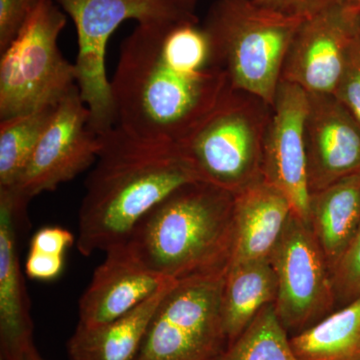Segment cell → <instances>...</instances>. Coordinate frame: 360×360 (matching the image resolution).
<instances>
[{
	"label": "cell",
	"mask_w": 360,
	"mask_h": 360,
	"mask_svg": "<svg viewBox=\"0 0 360 360\" xmlns=\"http://www.w3.org/2000/svg\"><path fill=\"white\" fill-rule=\"evenodd\" d=\"M217 360H300L293 352L274 303L262 309Z\"/></svg>",
	"instance_id": "22"
},
{
	"label": "cell",
	"mask_w": 360,
	"mask_h": 360,
	"mask_svg": "<svg viewBox=\"0 0 360 360\" xmlns=\"http://www.w3.org/2000/svg\"><path fill=\"white\" fill-rule=\"evenodd\" d=\"M229 86L198 16L139 23L110 79L116 127L180 143Z\"/></svg>",
	"instance_id": "1"
},
{
	"label": "cell",
	"mask_w": 360,
	"mask_h": 360,
	"mask_svg": "<svg viewBox=\"0 0 360 360\" xmlns=\"http://www.w3.org/2000/svg\"><path fill=\"white\" fill-rule=\"evenodd\" d=\"M309 97L297 85L281 82L264 148L262 177L290 201L293 214L309 222L310 191L304 124Z\"/></svg>",
	"instance_id": "12"
},
{
	"label": "cell",
	"mask_w": 360,
	"mask_h": 360,
	"mask_svg": "<svg viewBox=\"0 0 360 360\" xmlns=\"http://www.w3.org/2000/svg\"><path fill=\"white\" fill-rule=\"evenodd\" d=\"M28 202L0 187V347L1 360H20L34 345L30 302L18 250V222Z\"/></svg>",
	"instance_id": "15"
},
{
	"label": "cell",
	"mask_w": 360,
	"mask_h": 360,
	"mask_svg": "<svg viewBox=\"0 0 360 360\" xmlns=\"http://www.w3.org/2000/svg\"><path fill=\"white\" fill-rule=\"evenodd\" d=\"M75 243V238L63 227H44L33 236L30 250L65 257V250Z\"/></svg>",
	"instance_id": "27"
},
{
	"label": "cell",
	"mask_w": 360,
	"mask_h": 360,
	"mask_svg": "<svg viewBox=\"0 0 360 360\" xmlns=\"http://www.w3.org/2000/svg\"><path fill=\"white\" fill-rule=\"evenodd\" d=\"M65 11L37 0L25 25L0 59V120L58 105L77 86L75 63L58 46Z\"/></svg>",
	"instance_id": "6"
},
{
	"label": "cell",
	"mask_w": 360,
	"mask_h": 360,
	"mask_svg": "<svg viewBox=\"0 0 360 360\" xmlns=\"http://www.w3.org/2000/svg\"><path fill=\"white\" fill-rule=\"evenodd\" d=\"M99 139L78 213L77 246L84 257L122 245L149 210L202 180L179 143L139 139L116 125Z\"/></svg>",
	"instance_id": "2"
},
{
	"label": "cell",
	"mask_w": 360,
	"mask_h": 360,
	"mask_svg": "<svg viewBox=\"0 0 360 360\" xmlns=\"http://www.w3.org/2000/svg\"><path fill=\"white\" fill-rule=\"evenodd\" d=\"M226 271L227 264L179 279L153 314L137 360H217L227 347Z\"/></svg>",
	"instance_id": "8"
},
{
	"label": "cell",
	"mask_w": 360,
	"mask_h": 360,
	"mask_svg": "<svg viewBox=\"0 0 360 360\" xmlns=\"http://www.w3.org/2000/svg\"><path fill=\"white\" fill-rule=\"evenodd\" d=\"M359 20L343 4L303 20L286 54L281 82L309 94L335 96Z\"/></svg>",
	"instance_id": "11"
},
{
	"label": "cell",
	"mask_w": 360,
	"mask_h": 360,
	"mask_svg": "<svg viewBox=\"0 0 360 360\" xmlns=\"http://www.w3.org/2000/svg\"><path fill=\"white\" fill-rule=\"evenodd\" d=\"M65 265V257L47 255L39 251L30 250L25 262V272L35 281H52L61 274Z\"/></svg>",
	"instance_id": "28"
},
{
	"label": "cell",
	"mask_w": 360,
	"mask_h": 360,
	"mask_svg": "<svg viewBox=\"0 0 360 360\" xmlns=\"http://www.w3.org/2000/svg\"><path fill=\"white\" fill-rule=\"evenodd\" d=\"M335 96L360 123V20L348 49Z\"/></svg>",
	"instance_id": "24"
},
{
	"label": "cell",
	"mask_w": 360,
	"mask_h": 360,
	"mask_svg": "<svg viewBox=\"0 0 360 360\" xmlns=\"http://www.w3.org/2000/svg\"><path fill=\"white\" fill-rule=\"evenodd\" d=\"M37 0H0V51L20 32Z\"/></svg>",
	"instance_id": "25"
},
{
	"label": "cell",
	"mask_w": 360,
	"mask_h": 360,
	"mask_svg": "<svg viewBox=\"0 0 360 360\" xmlns=\"http://www.w3.org/2000/svg\"><path fill=\"white\" fill-rule=\"evenodd\" d=\"M234 194L194 181L179 187L149 210L125 241L155 274L179 279L229 262Z\"/></svg>",
	"instance_id": "3"
},
{
	"label": "cell",
	"mask_w": 360,
	"mask_h": 360,
	"mask_svg": "<svg viewBox=\"0 0 360 360\" xmlns=\"http://www.w3.org/2000/svg\"><path fill=\"white\" fill-rule=\"evenodd\" d=\"M170 1L174 2L175 6H179L180 9L186 13H195L196 6H198L201 0H170Z\"/></svg>",
	"instance_id": "29"
},
{
	"label": "cell",
	"mask_w": 360,
	"mask_h": 360,
	"mask_svg": "<svg viewBox=\"0 0 360 360\" xmlns=\"http://www.w3.org/2000/svg\"><path fill=\"white\" fill-rule=\"evenodd\" d=\"M177 281H169L146 302L120 319L96 328L77 326L68 343L70 359L137 360L153 314Z\"/></svg>",
	"instance_id": "17"
},
{
	"label": "cell",
	"mask_w": 360,
	"mask_h": 360,
	"mask_svg": "<svg viewBox=\"0 0 360 360\" xmlns=\"http://www.w3.org/2000/svg\"><path fill=\"white\" fill-rule=\"evenodd\" d=\"M56 106L0 120V187L18 181Z\"/></svg>",
	"instance_id": "21"
},
{
	"label": "cell",
	"mask_w": 360,
	"mask_h": 360,
	"mask_svg": "<svg viewBox=\"0 0 360 360\" xmlns=\"http://www.w3.org/2000/svg\"><path fill=\"white\" fill-rule=\"evenodd\" d=\"M300 360H360V297L290 340Z\"/></svg>",
	"instance_id": "20"
},
{
	"label": "cell",
	"mask_w": 360,
	"mask_h": 360,
	"mask_svg": "<svg viewBox=\"0 0 360 360\" xmlns=\"http://www.w3.org/2000/svg\"><path fill=\"white\" fill-rule=\"evenodd\" d=\"M70 16L77 33L75 66L80 96L89 108V127L101 136L115 127L110 80L106 75L108 41L118 26L196 18L170 0H53Z\"/></svg>",
	"instance_id": "7"
},
{
	"label": "cell",
	"mask_w": 360,
	"mask_h": 360,
	"mask_svg": "<svg viewBox=\"0 0 360 360\" xmlns=\"http://www.w3.org/2000/svg\"><path fill=\"white\" fill-rule=\"evenodd\" d=\"M274 106L227 87L219 101L180 142L203 181L232 194L262 177L265 136Z\"/></svg>",
	"instance_id": "5"
},
{
	"label": "cell",
	"mask_w": 360,
	"mask_h": 360,
	"mask_svg": "<svg viewBox=\"0 0 360 360\" xmlns=\"http://www.w3.org/2000/svg\"><path fill=\"white\" fill-rule=\"evenodd\" d=\"M343 4L352 13L360 15V0H343Z\"/></svg>",
	"instance_id": "31"
},
{
	"label": "cell",
	"mask_w": 360,
	"mask_h": 360,
	"mask_svg": "<svg viewBox=\"0 0 360 360\" xmlns=\"http://www.w3.org/2000/svg\"><path fill=\"white\" fill-rule=\"evenodd\" d=\"M302 21L255 0H214L202 26L229 86L274 106L286 54Z\"/></svg>",
	"instance_id": "4"
},
{
	"label": "cell",
	"mask_w": 360,
	"mask_h": 360,
	"mask_svg": "<svg viewBox=\"0 0 360 360\" xmlns=\"http://www.w3.org/2000/svg\"><path fill=\"white\" fill-rule=\"evenodd\" d=\"M259 6L274 13L297 20H309L312 16L343 4V0H255Z\"/></svg>",
	"instance_id": "26"
},
{
	"label": "cell",
	"mask_w": 360,
	"mask_h": 360,
	"mask_svg": "<svg viewBox=\"0 0 360 360\" xmlns=\"http://www.w3.org/2000/svg\"><path fill=\"white\" fill-rule=\"evenodd\" d=\"M292 208L278 189L264 179L234 194L229 265L269 258Z\"/></svg>",
	"instance_id": "16"
},
{
	"label": "cell",
	"mask_w": 360,
	"mask_h": 360,
	"mask_svg": "<svg viewBox=\"0 0 360 360\" xmlns=\"http://www.w3.org/2000/svg\"><path fill=\"white\" fill-rule=\"evenodd\" d=\"M90 113L75 87L58 104L39 143L13 187L25 200L53 191L94 165L101 139L89 127Z\"/></svg>",
	"instance_id": "10"
},
{
	"label": "cell",
	"mask_w": 360,
	"mask_h": 360,
	"mask_svg": "<svg viewBox=\"0 0 360 360\" xmlns=\"http://www.w3.org/2000/svg\"><path fill=\"white\" fill-rule=\"evenodd\" d=\"M105 253L80 297V328H96L120 319L174 281L144 266L125 243Z\"/></svg>",
	"instance_id": "14"
},
{
	"label": "cell",
	"mask_w": 360,
	"mask_h": 360,
	"mask_svg": "<svg viewBox=\"0 0 360 360\" xmlns=\"http://www.w3.org/2000/svg\"><path fill=\"white\" fill-rule=\"evenodd\" d=\"M20 360H46L44 359L41 355L39 354V352H37V347L33 345L32 347L28 348L26 350L25 354H23V356L21 357Z\"/></svg>",
	"instance_id": "30"
},
{
	"label": "cell",
	"mask_w": 360,
	"mask_h": 360,
	"mask_svg": "<svg viewBox=\"0 0 360 360\" xmlns=\"http://www.w3.org/2000/svg\"><path fill=\"white\" fill-rule=\"evenodd\" d=\"M335 300L342 307L360 297V224L342 257L331 270Z\"/></svg>",
	"instance_id": "23"
},
{
	"label": "cell",
	"mask_w": 360,
	"mask_h": 360,
	"mask_svg": "<svg viewBox=\"0 0 360 360\" xmlns=\"http://www.w3.org/2000/svg\"><path fill=\"white\" fill-rule=\"evenodd\" d=\"M277 283L269 258L227 264L222 319L227 345L236 340L264 307L276 302Z\"/></svg>",
	"instance_id": "19"
},
{
	"label": "cell",
	"mask_w": 360,
	"mask_h": 360,
	"mask_svg": "<svg viewBox=\"0 0 360 360\" xmlns=\"http://www.w3.org/2000/svg\"><path fill=\"white\" fill-rule=\"evenodd\" d=\"M309 222L333 269L360 224V172L310 195Z\"/></svg>",
	"instance_id": "18"
},
{
	"label": "cell",
	"mask_w": 360,
	"mask_h": 360,
	"mask_svg": "<svg viewBox=\"0 0 360 360\" xmlns=\"http://www.w3.org/2000/svg\"><path fill=\"white\" fill-rule=\"evenodd\" d=\"M305 117L310 195L360 172V123L333 94H309Z\"/></svg>",
	"instance_id": "13"
},
{
	"label": "cell",
	"mask_w": 360,
	"mask_h": 360,
	"mask_svg": "<svg viewBox=\"0 0 360 360\" xmlns=\"http://www.w3.org/2000/svg\"><path fill=\"white\" fill-rule=\"evenodd\" d=\"M269 262L277 283L274 307L286 331L309 328L333 309L330 269L309 224L291 213Z\"/></svg>",
	"instance_id": "9"
}]
</instances>
